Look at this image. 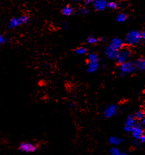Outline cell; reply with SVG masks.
Wrapping results in <instances>:
<instances>
[{"instance_id":"1","label":"cell","mask_w":145,"mask_h":155,"mask_svg":"<svg viewBox=\"0 0 145 155\" xmlns=\"http://www.w3.org/2000/svg\"><path fill=\"white\" fill-rule=\"evenodd\" d=\"M101 66L100 58L95 52H90L87 54V71L89 74L97 72Z\"/></svg>"},{"instance_id":"2","label":"cell","mask_w":145,"mask_h":155,"mask_svg":"<svg viewBox=\"0 0 145 155\" xmlns=\"http://www.w3.org/2000/svg\"><path fill=\"white\" fill-rule=\"evenodd\" d=\"M142 39V32L137 30H132L126 34L125 42L126 44L129 46H135L140 43Z\"/></svg>"},{"instance_id":"3","label":"cell","mask_w":145,"mask_h":155,"mask_svg":"<svg viewBox=\"0 0 145 155\" xmlns=\"http://www.w3.org/2000/svg\"><path fill=\"white\" fill-rule=\"evenodd\" d=\"M118 69L120 74L122 77H125L132 74L135 71L136 69L135 63L129 60L124 63L119 64Z\"/></svg>"},{"instance_id":"4","label":"cell","mask_w":145,"mask_h":155,"mask_svg":"<svg viewBox=\"0 0 145 155\" xmlns=\"http://www.w3.org/2000/svg\"><path fill=\"white\" fill-rule=\"evenodd\" d=\"M29 21V17L27 15H24L18 17H14L10 19L7 24V27L10 29L18 28L19 26L26 24Z\"/></svg>"},{"instance_id":"5","label":"cell","mask_w":145,"mask_h":155,"mask_svg":"<svg viewBox=\"0 0 145 155\" xmlns=\"http://www.w3.org/2000/svg\"><path fill=\"white\" fill-rule=\"evenodd\" d=\"M131 51L125 47L124 48L120 49L119 51L117 57L116 58V61L119 64L124 63L126 61H129V59L131 57Z\"/></svg>"},{"instance_id":"6","label":"cell","mask_w":145,"mask_h":155,"mask_svg":"<svg viewBox=\"0 0 145 155\" xmlns=\"http://www.w3.org/2000/svg\"><path fill=\"white\" fill-rule=\"evenodd\" d=\"M18 149L21 152L24 153H34L37 151L38 147L31 142H22L19 144Z\"/></svg>"},{"instance_id":"7","label":"cell","mask_w":145,"mask_h":155,"mask_svg":"<svg viewBox=\"0 0 145 155\" xmlns=\"http://www.w3.org/2000/svg\"><path fill=\"white\" fill-rule=\"evenodd\" d=\"M119 111L118 107L115 104H110L105 109L104 115L106 118H110L116 116Z\"/></svg>"},{"instance_id":"8","label":"cell","mask_w":145,"mask_h":155,"mask_svg":"<svg viewBox=\"0 0 145 155\" xmlns=\"http://www.w3.org/2000/svg\"><path fill=\"white\" fill-rule=\"evenodd\" d=\"M136 119L134 116L129 115L127 116L126 118L125 126H124V130L127 133H131L132 130H133V127L136 125Z\"/></svg>"},{"instance_id":"9","label":"cell","mask_w":145,"mask_h":155,"mask_svg":"<svg viewBox=\"0 0 145 155\" xmlns=\"http://www.w3.org/2000/svg\"><path fill=\"white\" fill-rule=\"evenodd\" d=\"M119 51L114 48L110 44L107 45L104 50V54L107 58L110 60H116Z\"/></svg>"},{"instance_id":"10","label":"cell","mask_w":145,"mask_h":155,"mask_svg":"<svg viewBox=\"0 0 145 155\" xmlns=\"http://www.w3.org/2000/svg\"><path fill=\"white\" fill-rule=\"evenodd\" d=\"M131 133L133 137L135 139H137V140H139L140 138L142 137V136L145 134L143 128L142 127V125L138 124L137 123L133 127Z\"/></svg>"},{"instance_id":"11","label":"cell","mask_w":145,"mask_h":155,"mask_svg":"<svg viewBox=\"0 0 145 155\" xmlns=\"http://www.w3.org/2000/svg\"><path fill=\"white\" fill-rule=\"evenodd\" d=\"M125 42L123 39L117 37L112 39L110 43V45L112 47H113L114 48L116 49L119 51L125 47Z\"/></svg>"},{"instance_id":"12","label":"cell","mask_w":145,"mask_h":155,"mask_svg":"<svg viewBox=\"0 0 145 155\" xmlns=\"http://www.w3.org/2000/svg\"><path fill=\"white\" fill-rule=\"evenodd\" d=\"M108 0H96L93 4L94 7L97 11H103L107 8Z\"/></svg>"},{"instance_id":"13","label":"cell","mask_w":145,"mask_h":155,"mask_svg":"<svg viewBox=\"0 0 145 155\" xmlns=\"http://www.w3.org/2000/svg\"><path fill=\"white\" fill-rule=\"evenodd\" d=\"M124 142V139L121 137H117V136H111L109 139V143L110 145L114 146H117L121 145Z\"/></svg>"},{"instance_id":"14","label":"cell","mask_w":145,"mask_h":155,"mask_svg":"<svg viewBox=\"0 0 145 155\" xmlns=\"http://www.w3.org/2000/svg\"><path fill=\"white\" fill-rule=\"evenodd\" d=\"M75 10L70 5H66L62 8L61 12L64 16L69 17L75 13Z\"/></svg>"},{"instance_id":"15","label":"cell","mask_w":145,"mask_h":155,"mask_svg":"<svg viewBox=\"0 0 145 155\" xmlns=\"http://www.w3.org/2000/svg\"><path fill=\"white\" fill-rule=\"evenodd\" d=\"M136 69L140 71H145V58H139L135 62Z\"/></svg>"},{"instance_id":"16","label":"cell","mask_w":145,"mask_h":155,"mask_svg":"<svg viewBox=\"0 0 145 155\" xmlns=\"http://www.w3.org/2000/svg\"><path fill=\"white\" fill-rule=\"evenodd\" d=\"M110 154L112 155H125V153L123 150L116 146H113L109 150Z\"/></svg>"},{"instance_id":"17","label":"cell","mask_w":145,"mask_h":155,"mask_svg":"<svg viewBox=\"0 0 145 155\" xmlns=\"http://www.w3.org/2000/svg\"><path fill=\"white\" fill-rule=\"evenodd\" d=\"M74 52L78 55H84L87 54L88 52L87 49L84 47H79L75 49Z\"/></svg>"},{"instance_id":"18","label":"cell","mask_w":145,"mask_h":155,"mask_svg":"<svg viewBox=\"0 0 145 155\" xmlns=\"http://www.w3.org/2000/svg\"><path fill=\"white\" fill-rule=\"evenodd\" d=\"M87 42L89 44H92V45H94V44H97L98 42H101L100 38H97L94 36L92 35H90L89 37H87Z\"/></svg>"},{"instance_id":"19","label":"cell","mask_w":145,"mask_h":155,"mask_svg":"<svg viewBox=\"0 0 145 155\" xmlns=\"http://www.w3.org/2000/svg\"><path fill=\"white\" fill-rule=\"evenodd\" d=\"M127 18L128 17L126 14L124 12H120L117 14L116 17V21L118 22H125L127 19Z\"/></svg>"},{"instance_id":"20","label":"cell","mask_w":145,"mask_h":155,"mask_svg":"<svg viewBox=\"0 0 145 155\" xmlns=\"http://www.w3.org/2000/svg\"><path fill=\"white\" fill-rule=\"evenodd\" d=\"M145 116V112L143 110H137V112H136L135 114L134 115L136 119L139 120H142Z\"/></svg>"},{"instance_id":"21","label":"cell","mask_w":145,"mask_h":155,"mask_svg":"<svg viewBox=\"0 0 145 155\" xmlns=\"http://www.w3.org/2000/svg\"><path fill=\"white\" fill-rule=\"evenodd\" d=\"M118 7H119V5L116 2L110 1V2H108L107 8H109L111 10H116V9L118 8Z\"/></svg>"},{"instance_id":"22","label":"cell","mask_w":145,"mask_h":155,"mask_svg":"<svg viewBox=\"0 0 145 155\" xmlns=\"http://www.w3.org/2000/svg\"><path fill=\"white\" fill-rule=\"evenodd\" d=\"M8 38L5 37L4 35H0V44L1 45H3L5 44H7L8 42Z\"/></svg>"},{"instance_id":"23","label":"cell","mask_w":145,"mask_h":155,"mask_svg":"<svg viewBox=\"0 0 145 155\" xmlns=\"http://www.w3.org/2000/svg\"><path fill=\"white\" fill-rule=\"evenodd\" d=\"M79 11L83 15H87V14L90 13L89 10L86 7H82L81 8H80Z\"/></svg>"},{"instance_id":"24","label":"cell","mask_w":145,"mask_h":155,"mask_svg":"<svg viewBox=\"0 0 145 155\" xmlns=\"http://www.w3.org/2000/svg\"><path fill=\"white\" fill-rule=\"evenodd\" d=\"M95 1L96 0H85L84 2L86 4H94Z\"/></svg>"},{"instance_id":"25","label":"cell","mask_w":145,"mask_h":155,"mask_svg":"<svg viewBox=\"0 0 145 155\" xmlns=\"http://www.w3.org/2000/svg\"><path fill=\"white\" fill-rule=\"evenodd\" d=\"M139 140H140V142L141 143H145V134L142 136V137L140 138Z\"/></svg>"},{"instance_id":"26","label":"cell","mask_w":145,"mask_h":155,"mask_svg":"<svg viewBox=\"0 0 145 155\" xmlns=\"http://www.w3.org/2000/svg\"><path fill=\"white\" fill-rule=\"evenodd\" d=\"M142 120V125H143V126H144V127H145V116L144 117H143V119Z\"/></svg>"},{"instance_id":"27","label":"cell","mask_w":145,"mask_h":155,"mask_svg":"<svg viewBox=\"0 0 145 155\" xmlns=\"http://www.w3.org/2000/svg\"><path fill=\"white\" fill-rule=\"evenodd\" d=\"M142 38L143 39H145V28L144 31L142 32Z\"/></svg>"},{"instance_id":"28","label":"cell","mask_w":145,"mask_h":155,"mask_svg":"<svg viewBox=\"0 0 145 155\" xmlns=\"http://www.w3.org/2000/svg\"><path fill=\"white\" fill-rule=\"evenodd\" d=\"M76 1H81V2H84L85 0H75Z\"/></svg>"},{"instance_id":"29","label":"cell","mask_w":145,"mask_h":155,"mask_svg":"<svg viewBox=\"0 0 145 155\" xmlns=\"http://www.w3.org/2000/svg\"></svg>"}]
</instances>
